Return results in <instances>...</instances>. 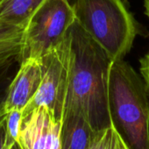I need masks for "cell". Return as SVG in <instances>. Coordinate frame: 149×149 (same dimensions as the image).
I'll list each match as a JSON object with an SVG mask.
<instances>
[{
	"instance_id": "cell-1",
	"label": "cell",
	"mask_w": 149,
	"mask_h": 149,
	"mask_svg": "<svg viewBox=\"0 0 149 149\" xmlns=\"http://www.w3.org/2000/svg\"><path fill=\"white\" fill-rule=\"evenodd\" d=\"M68 39V86L63 113L80 114L97 132L112 125L108 103L112 60L76 21Z\"/></svg>"
},
{
	"instance_id": "cell-2",
	"label": "cell",
	"mask_w": 149,
	"mask_h": 149,
	"mask_svg": "<svg viewBox=\"0 0 149 149\" xmlns=\"http://www.w3.org/2000/svg\"><path fill=\"white\" fill-rule=\"evenodd\" d=\"M111 124L130 149H149V97L144 82L124 59L111 61L108 77Z\"/></svg>"
},
{
	"instance_id": "cell-3",
	"label": "cell",
	"mask_w": 149,
	"mask_h": 149,
	"mask_svg": "<svg viewBox=\"0 0 149 149\" xmlns=\"http://www.w3.org/2000/svg\"><path fill=\"white\" fill-rule=\"evenodd\" d=\"M76 22L114 60L124 59L139 33L122 0H73Z\"/></svg>"
},
{
	"instance_id": "cell-4",
	"label": "cell",
	"mask_w": 149,
	"mask_h": 149,
	"mask_svg": "<svg viewBox=\"0 0 149 149\" xmlns=\"http://www.w3.org/2000/svg\"><path fill=\"white\" fill-rule=\"evenodd\" d=\"M76 17L69 0H44L24 28L21 61L40 59L65 39Z\"/></svg>"
},
{
	"instance_id": "cell-5",
	"label": "cell",
	"mask_w": 149,
	"mask_h": 149,
	"mask_svg": "<svg viewBox=\"0 0 149 149\" xmlns=\"http://www.w3.org/2000/svg\"><path fill=\"white\" fill-rule=\"evenodd\" d=\"M40 63L41 82L40 87L23 110L22 117L37 107L46 106L57 119L61 120L68 86V34L58 46L41 56Z\"/></svg>"
},
{
	"instance_id": "cell-6",
	"label": "cell",
	"mask_w": 149,
	"mask_h": 149,
	"mask_svg": "<svg viewBox=\"0 0 149 149\" xmlns=\"http://www.w3.org/2000/svg\"><path fill=\"white\" fill-rule=\"evenodd\" d=\"M61 120L46 106L22 117L18 144L20 149H61Z\"/></svg>"
},
{
	"instance_id": "cell-7",
	"label": "cell",
	"mask_w": 149,
	"mask_h": 149,
	"mask_svg": "<svg viewBox=\"0 0 149 149\" xmlns=\"http://www.w3.org/2000/svg\"><path fill=\"white\" fill-rule=\"evenodd\" d=\"M40 82V59L27 58L22 60L8 91L6 102V113L12 110L23 111L37 92Z\"/></svg>"
},
{
	"instance_id": "cell-8",
	"label": "cell",
	"mask_w": 149,
	"mask_h": 149,
	"mask_svg": "<svg viewBox=\"0 0 149 149\" xmlns=\"http://www.w3.org/2000/svg\"><path fill=\"white\" fill-rule=\"evenodd\" d=\"M95 133L80 114L76 112L62 114L61 149H88Z\"/></svg>"
},
{
	"instance_id": "cell-9",
	"label": "cell",
	"mask_w": 149,
	"mask_h": 149,
	"mask_svg": "<svg viewBox=\"0 0 149 149\" xmlns=\"http://www.w3.org/2000/svg\"><path fill=\"white\" fill-rule=\"evenodd\" d=\"M44 0H0V21L25 28Z\"/></svg>"
},
{
	"instance_id": "cell-10",
	"label": "cell",
	"mask_w": 149,
	"mask_h": 149,
	"mask_svg": "<svg viewBox=\"0 0 149 149\" xmlns=\"http://www.w3.org/2000/svg\"><path fill=\"white\" fill-rule=\"evenodd\" d=\"M24 28L0 21V61L20 54Z\"/></svg>"
},
{
	"instance_id": "cell-11",
	"label": "cell",
	"mask_w": 149,
	"mask_h": 149,
	"mask_svg": "<svg viewBox=\"0 0 149 149\" xmlns=\"http://www.w3.org/2000/svg\"><path fill=\"white\" fill-rule=\"evenodd\" d=\"M20 62V54L11 56L0 61V124L5 120L6 116V102L8 91Z\"/></svg>"
},
{
	"instance_id": "cell-12",
	"label": "cell",
	"mask_w": 149,
	"mask_h": 149,
	"mask_svg": "<svg viewBox=\"0 0 149 149\" xmlns=\"http://www.w3.org/2000/svg\"><path fill=\"white\" fill-rule=\"evenodd\" d=\"M88 149H130L111 125L97 132Z\"/></svg>"
},
{
	"instance_id": "cell-13",
	"label": "cell",
	"mask_w": 149,
	"mask_h": 149,
	"mask_svg": "<svg viewBox=\"0 0 149 149\" xmlns=\"http://www.w3.org/2000/svg\"><path fill=\"white\" fill-rule=\"evenodd\" d=\"M22 111L12 110L6 113L4 123V141L2 149H13L18 144Z\"/></svg>"
},
{
	"instance_id": "cell-14",
	"label": "cell",
	"mask_w": 149,
	"mask_h": 149,
	"mask_svg": "<svg viewBox=\"0 0 149 149\" xmlns=\"http://www.w3.org/2000/svg\"><path fill=\"white\" fill-rule=\"evenodd\" d=\"M139 71L141 74V77L149 97V50L143 57L139 59Z\"/></svg>"
},
{
	"instance_id": "cell-15",
	"label": "cell",
	"mask_w": 149,
	"mask_h": 149,
	"mask_svg": "<svg viewBox=\"0 0 149 149\" xmlns=\"http://www.w3.org/2000/svg\"><path fill=\"white\" fill-rule=\"evenodd\" d=\"M4 123L5 120L0 124V149H2V146H3V141H4ZM13 149H20L19 144H17Z\"/></svg>"
},
{
	"instance_id": "cell-16",
	"label": "cell",
	"mask_w": 149,
	"mask_h": 149,
	"mask_svg": "<svg viewBox=\"0 0 149 149\" xmlns=\"http://www.w3.org/2000/svg\"><path fill=\"white\" fill-rule=\"evenodd\" d=\"M144 6L146 9V14L149 19V0H144Z\"/></svg>"
}]
</instances>
